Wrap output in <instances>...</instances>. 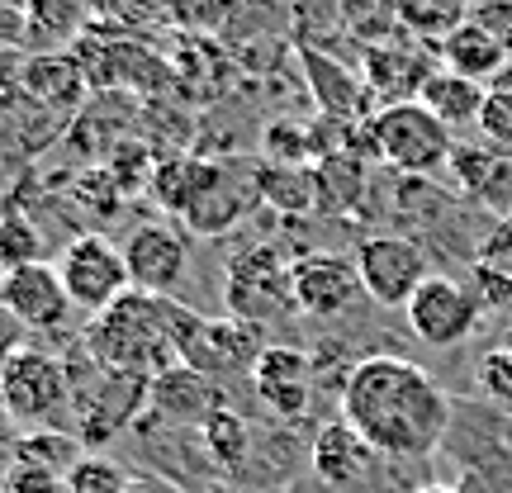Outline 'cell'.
<instances>
[{
  "label": "cell",
  "instance_id": "6da1fadb",
  "mask_svg": "<svg viewBox=\"0 0 512 493\" xmlns=\"http://www.w3.org/2000/svg\"><path fill=\"white\" fill-rule=\"evenodd\" d=\"M337 418L384 460H422L451 437L456 403L432 380V370L403 356H366L347 370L337 394Z\"/></svg>",
  "mask_w": 512,
  "mask_h": 493
},
{
  "label": "cell",
  "instance_id": "7a4b0ae2",
  "mask_svg": "<svg viewBox=\"0 0 512 493\" xmlns=\"http://www.w3.org/2000/svg\"><path fill=\"white\" fill-rule=\"evenodd\" d=\"M181 313L185 304H176L171 294L128 290L114 309L91 318L86 347L110 370L157 380L162 370L181 366Z\"/></svg>",
  "mask_w": 512,
  "mask_h": 493
},
{
  "label": "cell",
  "instance_id": "3957f363",
  "mask_svg": "<svg viewBox=\"0 0 512 493\" xmlns=\"http://www.w3.org/2000/svg\"><path fill=\"white\" fill-rule=\"evenodd\" d=\"M0 413L34 432H62L72 418V375L67 361L48 351L19 347L0 361Z\"/></svg>",
  "mask_w": 512,
  "mask_h": 493
},
{
  "label": "cell",
  "instance_id": "277c9868",
  "mask_svg": "<svg viewBox=\"0 0 512 493\" xmlns=\"http://www.w3.org/2000/svg\"><path fill=\"white\" fill-rule=\"evenodd\" d=\"M370 157L403 171V176H432L456 157V133L422 100L384 105L370 114Z\"/></svg>",
  "mask_w": 512,
  "mask_h": 493
},
{
  "label": "cell",
  "instance_id": "5b68a950",
  "mask_svg": "<svg viewBox=\"0 0 512 493\" xmlns=\"http://www.w3.org/2000/svg\"><path fill=\"white\" fill-rule=\"evenodd\" d=\"M223 304H228L233 318L252 323V328L290 323L299 313V304H294V261L271 242H256V247L238 252L228 261Z\"/></svg>",
  "mask_w": 512,
  "mask_h": 493
},
{
  "label": "cell",
  "instance_id": "8992f818",
  "mask_svg": "<svg viewBox=\"0 0 512 493\" xmlns=\"http://www.w3.org/2000/svg\"><path fill=\"white\" fill-rule=\"evenodd\" d=\"M261 351H266L261 328L242 323L233 313H223V318H200L195 309L181 313V366L200 370L209 380L252 375Z\"/></svg>",
  "mask_w": 512,
  "mask_h": 493
},
{
  "label": "cell",
  "instance_id": "52a82bcc",
  "mask_svg": "<svg viewBox=\"0 0 512 493\" xmlns=\"http://www.w3.org/2000/svg\"><path fill=\"white\" fill-rule=\"evenodd\" d=\"M256 204H266V162H247V157H214L209 176H204L200 195L185 214V228L219 238L228 228H238Z\"/></svg>",
  "mask_w": 512,
  "mask_h": 493
},
{
  "label": "cell",
  "instance_id": "ba28073f",
  "mask_svg": "<svg viewBox=\"0 0 512 493\" xmlns=\"http://www.w3.org/2000/svg\"><path fill=\"white\" fill-rule=\"evenodd\" d=\"M57 275H62V285H67L72 309L91 313V318L114 309V304L133 290L124 252H119L110 238H100V233H81V238L67 242L62 256H57Z\"/></svg>",
  "mask_w": 512,
  "mask_h": 493
},
{
  "label": "cell",
  "instance_id": "9c48e42d",
  "mask_svg": "<svg viewBox=\"0 0 512 493\" xmlns=\"http://www.w3.org/2000/svg\"><path fill=\"white\" fill-rule=\"evenodd\" d=\"M356 271L366 285V299L380 309H408V299L427 280V247L403 233H375L356 247Z\"/></svg>",
  "mask_w": 512,
  "mask_h": 493
},
{
  "label": "cell",
  "instance_id": "30bf717a",
  "mask_svg": "<svg viewBox=\"0 0 512 493\" xmlns=\"http://www.w3.org/2000/svg\"><path fill=\"white\" fill-rule=\"evenodd\" d=\"M479 313H484V299L475 285H460L456 275H427L422 290L408 299L403 318L427 347H460L479 328Z\"/></svg>",
  "mask_w": 512,
  "mask_h": 493
},
{
  "label": "cell",
  "instance_id": "8fae6325",
  "mask_svg": "<svg viewBox=\"0 0 512 493\" xmlns=\"http://www.w3.org/2000/svg\"><path fill=\"white\" fill-rule=\"evenodd\" d=\"M0 309L29 332H57L76 313L57 275V261H29L0 271Z\"/></svg>",
  "mask_w": 512,
  "mask_h": 493
},
{
  "label": "cell",
  "instance_id": "7c38bea8",
  "mask_svg": "<svg viewBox=\"0 0 512 493\" xmlns=\"http://www.w3.org/2000/svg\"><path fill=\"white\" fill-rule=\"evenodd\" d=\"M366 299L356 256L342 252H309L294 256V304L304 318H347Z\"/></svg>",
  "mask_w": 512,
  "mask_h": 493
},
{
  "label": "cell",
  "instance_id": "4fadbf2b",
  "mask_svg": "<svg viewBox=\"0 0 512 493\" xmlns=\"http://www.w3.org/2000/svg\"><path fill=\"white\" fill-rule=\"evenodd\" d=\"M252 394L266 403V413L280 422H294L313 403V356L290 342H266V351L252 366Z\"/></svg>",
  "mask_w": 512,
  "mask_h": 493
},
{
  "label": "cell",
  "instance_id": "5bb4252c",
  "mask_svg": "<svg viewBox=\"0 0 512 493\" xmlns=\"http://www.w3.org/2000/svg\"><path fill=\"white\" fill-rule=\"evenodd\" d=\"M124 261H128V280L133 290L147 294H171L185 280V266H190V247H185L181 228L176 223H138L124 242Z\"/></svg>",
  "mask_w": 512,
  "mask_h": 493
},
{
  "label": "cell",
  "instance_id": "9a60e30c",
  "mask_svg": "<svg viewBox=\"0 0 512 493\" xmlns=\"http://www.w3.org/2000/svg\"><path fill=\"white\" fill-rule=\"evenodd\" d=\"M91 19H95L91 0H24L19 38H24V48L34 57H57L67 53L72 43H81Z\"/></svg>",
  "mask_w": 512,
  "mask_h": 493
},
{
  "label": "cell",
  "instance_id": "2e32d148",
  "mask_svg": "<svg viewBox=\"0 0 512 493\" xmlns=\"http://www.w3.org/2000/svg\"><path fill=\"white\" fill-rule=\"evenodd\" d=\"M304 81H309L313 105L323 110V119H342V124H361L375 114L370 86L361 72H347L342 62H332L328 53H304Z\"/></svg>",
  "mask_w": 512,
  "mask_h": 493
},
{
  "label": "cell",
  "instance_id": "e0dca14e",
  "mask_svg": "<svg viewBox=\"0 0 512 493\" xmlns=\"http://www.w3.org/2000/svg\"><path fill=\"white\" fill-rule=\"evenodd\" d=\"M370 460H375V451H370L366 441L356 437L342 418L323 422V427L313 432L309 465H313V475L323 479L328 489H351V484H361L366 470H370Z\"/></svg>",
  "mask_w": 512,
  "mask_h": 493
},
{
  "label": "cell",
  "instance_id": "ac0fdd59",
  "mask_svg": "<svg viewBox=\"0 0 512 493\" xmlns=\"http://www.w3.org/2000/svg\"><path fill=\"white\" fill-rule=\"evenodd\" d=\"M432 72H437V67H427V57L403 53V48H394V43H384V48L375 43V48L366 53V67H361L375 110H384V105H403V100H418L422 81H427Z\"/></svg>",
  "mask_w": 512,
  "mask_h": 493
},
{
  "label": "cell",
  "instance_id": "d6986e66",
  "mask_svg": "<svg viewBox=\"0 0 512 493\" xmlns=\"http://www.w3.org/2000/svg\"><path fill=\"white\" fill-rule=\"evenodd\" d=\"M223 394H219V380H209L200 370L190 366H171L152 380V408L162 418H176V422H209V413L223 408Z\"/></svg>",
  "mask_w": 512,
  "mask_h": 493
},
{
  "label": "cell",
  "instance_id": "ffe728a7",
  "mask_svg": "<svg viewBox=\"0 0 512 493\" xmlns=\"http://www.w3.org/2000/svg\"><path fill=\"white\" fill-rule=\"evenodd\" d=\"M418 100L437 114L451 133H456V128H475L479 124V110H484V100H489V86L475 81V76L451 72V67H437V72L422 81Z\"/></svg>",
  "mask_w": 512,
  "mask_h": 493
},
{
  "label": "cell",
  "instance_id": "44dd1931",
  "mask_svg": "<svg viewBox=\"0 0 512 493\" xmlns=\"http://www.w3.org/2000/svg\"><path fill=\"white\" fill-rule=\"evenodd\" d=\"M437 53H441V67H451V72H460V76H475V81H484V76L503 72V62H508L512 48L498 34L479 29V24H470V19H460L456 29L437 43Z\"/></svg>",
  "mask_w": 512,
  "mask_h": 493
},
{
  "label": "cell",
  "instance_id": "7402d4cb",
  "mask_svg": "<svg viewBox=\"0 0 512 493\" xmlns=\"http://www.w3.org/2000/svg\"><path fill=\"white\" fill-rule=\"evenodd\" d=\"M209 162L214 157H195V152H176V157H162V162L152 166V200L162 204L171 219H185L190 214V204L200 195L204 176H209Z\"/></svg>",
  "mask_w": 512,
  "mask_h": 493
},
{
  "label": "cell",
  "instance_id": "603a6c76",
  "mask_svg": "<svg viewBox=\"0 0 512 493\" xmlns=\"http://www.w3.org/2000/svg\"><path fill=\"white\" fill-rule=\"evenodd\" d=\"M266 204L290 214V219L318 209V171H309V166H266Z\"/></svg>",
  "mask_w": 512,
  "mask_h": 493
},
{
  "label": "cell",
  "instance_id": "cb8c5ba5",
  "mask_svg": "<svg viewBox=\"0 0 512 493\" xmlns=\"http://www.w3.org/2000/svg\"><path fill=\"white\" fill-rule=\"evenodd\" d=\"M261 152H266V166H309L313 152H323L318 133L299 119H275L261 138Z\"/></svg>",
  "mask_w": 512,
  "mask_h": 493
},
{
  "label": "cell",
  "instance_id": "d4e9b609",
  "mask_svg": "<svg viewBox=\"0 0 512 493\" xmlns=\"http://www.w3.org/2000/svg\"><path fill=\"white\" fill-rule=\"evenodd\" d=\"M76 460H81V441L72 432H34L15 446V465H38L53 475H72Z\"/></svg>",
  "mask_w": 512,
  "mask_h": 493
},
{
  "label": "cell",
  "instance_id": "484cf974",
  "mask_svg": "<svg viewBox=\"0 0 512 493\" xmlns=\"http://www.w3.org/2000/svg\"><path fill=\"white\" fill-rule=\"evenodd\" d=\"M204 437V451L219 460V465H238L247 456V446H252V432H247V422L233 413V408H219V413H209V422L200 427Z\"/></svg>",
  "mask_w": 512,
  "mask_h": 493
},
{
  "label": "cell",
  "instance_id": "4316f807",
  "mask_svg": "<svg viewBox=\"0 0 512 493\" xmlns=\"http://www.w3.org/2000/svg\"><path fill=\"white\" fill-rule=\"evenodd\" d=\"M475 128H479V138H484V147H494L498 157H508L512 162V86L508 81L489 91Z\"/></svg>",
  "mask_w": 512,
  "mask_h": 493
},
{
  "label": "cell",
  "instance_id": "83f0119b",
  "mask_svg": "<svg viewBox=\"0 0 512 493\" xmlns=\"http://www.w3.org/2000/svg\"><path fill=\"white\" fill-rule=\"evenodd\" d=\"M67 493H133L128 489V475L119 460L105 456H81L67 475Z\"/></svg>",
  "mask_w": 512,
  "mask_h": 493
},
{
  "label": "cell",
  "instance_id": "f1b7e54d",
  "mask_svg": "<svg viewBox=\"0 0 512 493\" xmlns=\"http://www.w3.org/2000/svg\"><path fill=\"white\" fill-rule=\"evenodd\" d=\"M29 261H43L38 233L19 209H10V214H0V266L10 271V266H29Z\"/></svg>",
  "mask_w": 512,
  "mask_h": 493
},
{
  "label": "cell",
  "instance_id": "f546056e",
  "mask_svg": "<svg viewBox=\"0 0 512 493\" xmlns=\"http://www.w3.org/2000/svg\"><path fill=\"white\" fill-rule=\"evenodd\" d=\"M479 380H484V389H489V399H494L503 413H512V342H503V347H494L489 356H484Z\"/></svg>",
  "mask_w": 512,
  "mask_h": 493
},
{
  "label": "cell",
  "instance_id": "4dcf8cb0",
  "mask_svg": "<svg viewBox=\"0 0 512 493\" xmlns=\"http://www.w3.org/2000/svg\"><path fill=\"white\" fill-rule=\"evenodd\" d=\"M91 5H95V19L119 24V29H138V24L162 15V0H91Z\"/></svg>",
  "mask_w": 512,
  "mask_h": 493
},
{
  "label": "cell",
  "instance_id": "1f68e13d",
  "mask_svg": "<svg viewBox=\"0 0 512 493\" xmlns=\"http://www.w3.org/2000/svg\"><path fill=\"white\" fill-rule=\"evenodd\" d=\"M5 493H67V475L38 470V465H15L5 479Z\"/></svg>",
  "mask_w": 512,
  "mask_h": 493
},
{
  "label": "cell",
  "instance_id": "d6a6232c",
  "mask_svg": "<svg viewBox=\"0 0 512 493\" xmlns=\"http://www.w3.org/2000/svg\"><path fill=\"white\" fill-rule=\"evenodd\" d=\"M413 493H475V489H465V484H422Z\"/></svg>",
  "mask_w": 512,
  "mask_h": 493
}]
</instances>
